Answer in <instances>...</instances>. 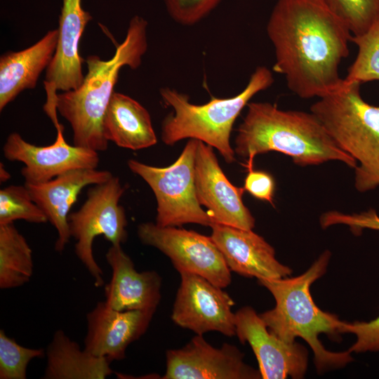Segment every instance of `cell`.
Masks as SVG:
<instances>
[{
  "label": "cell",
  "instance_id": "cell-1",
  "mask_svg": "<svg viewBox=\"0 0 379 379\" xmlns=\"http://www.w3.org/2000/svg\"><path fill=\"white\" fill-rule=\"evenodd\" d=\"M266 31L274 49L272 70L294 94L320 98L343 82L339 65L352 34L322 0H277Z\"/></svg>",
  "mask_w": 379,
  "mask_h": 379
},
{
  "label": "cell",
  "instance_id": "cell-2",
  "mask_svg": "<svg viewBox=\"0 0 379 379\" xmlns=\"http://www.w3.org/2000/svg\"><path fill=\"white\" fill-rule=\"evenodd\" d=\"M234 152L247 159L246 168H253L260 154L279 152L301 166L339 161L356 168L357 161L342 150L317 117L298 110H284L275 104L251 102L237 128Z\"/></svg>",
  "mask_w": 379,
  "mask_h": 379
},
{
  "label": "cell",
  "instance_id": "cell-3",
  "mask_svg": "<svg viewBox=\"0 0 379 379\" xmlns=\"http://www.w3.org/2000/svg\"><path fill=\"white\" fill-rule=\"evenodd\" d=\"M147 27L143 18L133 16L114 55L107 60L89 55L85 60L88 72L80 86L57 93V111L70 124L74 145L98 152L107 149L108 141L102 131L105 113L121 69L128 66L135 69L142 63L147 49Z\"/></svg>",
  "mask_w": 379,
  "mask_h": 379
},
{
  "label": "cell",
  "instance_id": "cell-4",
  "mask_svg": "<svg viewBox=\"0 0 379 379\" xmlns=\"http://www.w3.org/2000/svg\"><path fill=\"white\" fill-rule=\"evenodd\" d=\"M331 253L324 252L303 274L291 278L258 279L273 295L276 305L260 314L268 330L281 340L291 343L304 339L312 350L319 371L340 368L352 361L349 351L331 352L325 349L319 335L336 336L343 321L322 311L314 303L310 286L326 271Z\"/></svg>",
  "mask_w": 379,
  "mask_h": 379
},
{
  "label": "cell",
  "instance_id": "cell-5",
  "mask_svg": "<svg viewBox=\"0 0 379 379\" xmlns=\"http://www.w3.org/2000/svg\"><path fill=\"white\" fill-rule=\"evenodd\" d=\"M274 81L272 71L258 66L237 95L226 98L212 97L204 105L190 102L187 95L174 88H161L164 103L173 109L162 121V141L173 145L182 139H196L217 149L227 163L234 161L235 152L230 142L233 125L251 99Z\"/></svg>",
  "mask_w": 379,
  "mask_h": 379
},
{
  "label": "cell",
  "instance_id": "cell-6",
  "mask_svg": "<svg viewBox=\"0 0 379 379\" xmlns=\"http://www.w3.org/2000/svg\"><path fill=\"white\" fill-rule=\"evenodd\" d=\"M360 83L343 82L319 98L310 112L336 145L359 162L354 186L360 192L379 186V106L366 102Z\"/></svg>",
  "mask_w": 379,
  "mask_h": 379
},
{
  "label": "cell",
  "instance_id": "cell-7",
  "mask_svg": "<svg viewBox=\"0 0 379 379\" xmlns=\"http://www.w3.org/2000/svg\"><path fill=\"white\" fill-rule=\"evenodd\" d=\"M198 140L190 139L178 159L166 167L135 159L127 164L151 187L157 202L156 224L175 227L187 223L211 226L213 221L199 204L195 187L194 161Z\"/></svg>",
  "mask_w": 379,
  "mask_h": 379
},
{
  "label": "cell",
  "instance_id": "cell-8",
  "mask_svg": "<svg viewBox=\"0 0 379 379\" xmlns=\"http://www.w3.org/2000/svg\"><path fill=\"white\" fill-rule=\"evenodd\" d=\"M126 190L117 177L95 185L77 211L68 215L70 236L77 240L74 252L91 275L96 287L104 285L103 272L95 260L93 244L103 236L112 245H121L127 240V219L125 210L119 204Z\"/></svg>",
  "mask_w": 379,
  "mask_h": 379
},
{
  "label": "cell",
  "instance_id": "cell-9",
  "mask_svg": "<svg viewBox=\"0 0 379 379\" xmlns=\"http://www.w3.org/2000/svg\"><path fill=\"white\" fill-rule=\"evenodd\" d=\"M138 236L168 256L178 272L198 274L222 288L230 284L231 271L211 237L152 222L139 225Z\"/></svg>",
  "mask_w": 379,
  "mask_h": 379
},
{
  "label": "cell",
  "instance_id": "cell-10",
  "mask_svg": "<svg viewBox=\"0 0 379 379\" xmlns=\"http://www.w3.org/2000/svg\"><path fill=\"white\" fill-rule=\"evenodd\" d=\"M181 277L173 307L171 319L178 326L197 335L218 331L236 335L234 301L222 288L190 272H179Z\"/></svg>",
  "mask_w": 379,
  "mask_h": 379
},
{
  "label": "cell",
  "instance_id": "cell-11",
  "mask_svg": "<svg viewBox=\"0 0 379 379\" xmlns=\"http://www.w3.org/2000/svg\"><path fill=\"white\" fill-rule=\"evenodd\" d=\"M56 131L54 142L48 146L31 144L15 132L8 136L3 146L4 155L9 161L25 164L21 174L25 184L45 182L71 170L98 166V152L69 145L63 136V128Z\"/></svg>",
  "mask_w": 379,
  "mask_h": 379
},
{
  "label": "cell",
  "instance_id": "cell-12",
  "mask_svg": "<svg viewBox=\"0 0 379 379\" xmlns=\"http://www.w3.org/2000/svg\"><path fill=\"white\" fill-rule=\"evenodd\" d=\"M244 353L225 343L220 348L197 335L180 349L166 351L164 379H259V371L243 361Z\"/></svg>",
  "mask_w": 379,
  "mask_h": 379
},
{
  "label": "cell",
  "instance_id": "cell-13",
  "mask_svg": "<svg viewBox=\"0 0 379 379\" xmlns=\"http://www.w3.org/2000/svg\"><path fill=\"white\" fill-rule=\"evenodd\" d=\"M198 201L213 223L252 230L255 218L244 204V187L233 185L222 171L212 147L198 140L194 161Z\"/></svg>",
  "mask_w": 379,
  "mask_h": 379
},
{
  "label": "cell",
  "instance_id": "cell-14",
  "mask_svg": "<svg viewBox=\"0 0 379 379\" xmlns=\"http://www.w3.org/2000/svg\"><path fill=\"white\" fill-rule=\"evenodd\" d=\"M236 335L241 343L248 342L259 364L262 379L302 378L307 367V351L295 342L286 343L267 328L251 307L235 313Z\"/></svg>",
  "mask_w": 379,
  "mask_h": 379
},
{
  "label": "cell",
  "instance_id": "cell-15",
  "mask_svg": "<svg viewBox=\"0 0 379 379\" xmlns=\"http://www.w3.org/2000/svg\"><path fill=\"white\" fill-rule=\"evenodd\" d=\"M156 310L119 311L105 301L86 314L84 349L110 362L126 357L128 346L147 330Z\"/></svg>",
  "mask_w": 379,
  "mask_h": 379
},
{
  "label": "cell",
  "instance_id": "cell-16",
  "mask_svg": "<svg viewBox=\"0 0 379 379\" xmlns=\"http://www.w3.org/2000/svg\"><path fill=\"white\" fill-rule=\"evenodd\" d=\"M211 237L230 270L246 277L284 278L292 270L279 262L274 248L252 230L213 223Z\"/></svg>",
  "mask_w": 379,
  "mask_h": 379
},
{
  "label": "cell",
  "instance_id": "cell-17",
  "mask_svg": "<svg viewBox=\"0 0 379 379\" xmlns=\"http://www.w3.org/2000/svg\"><path fill=\"white\" fill-rule=\"evenodd\" d=\"M108 171L80 168L69 171L45 182L25 184L34 201L56 229L55 250L61 253L71 237L69 212L84 187L106 182L112 177Z\"/></svg>",
  "mask_w": 379,
  "mask_h": 379
},
{
  "label": "cell",
  "instance_id": "cell-18",
  "mask_svg": "<svg viewBox=\"0 0 379 379\" xmlns=\"http://www.w3.org/2000/svg\"><path fill=\"white\" fill-rule=\"evenodd\" d=\"M106 260L112 270L104 288L109 307L119 311L157 310L161 298V277L156 271L138 272L121 245H112Z\"/></svg>",
  "mask_w": 379,
  "mask_h": 379
},
{
  "label": "cell",
  "instance_id": "cell-19",
  "mask_svg": "<svg viewBox=\"0 0 379 379\" xmlns=\"http://www.w3.org/2000/svg\"><path fill=\"white\" fill-rule=\"evenodd\" d=\"M81 0H62L59 17L58 40L55 54L46 72L44 84L56 91H68L80 86L84 77L79 44L84 29L92 20Z\"/></svg>",
  "mask_w": 379,
  "mask_h": 379
},
{
  "label": "cell",
  "instance_id": "cell-20",
  "mask_svg": "<svg viewBox=\"0 0 379 379\" xmlns=\"http://www.w3.org/2000/svg\"><path fill=\"white\" fill-rule=\"evenodd\" d=\"M58 29L48 31L32 46L0 57V111L26 89L36 87L55 54Z\"/></svg>",
  "mask_w": 379,
  "mask_h": 379
},
{
  "label": "cell",
  "instance_id": "cell-21",
  "mask_svg": "<svg viewBox=\"0 0 379 379\" xmlns=\"http://www.w3.org/2000/svg\"><path fill=\"white\" fill-rule=\"evenodd\" d=\"M105 139L132 150L157 144L150 114L141 104L125 94L114 92L102 121Z\"/></svg>",
  "mask_w": 379,
  "mask_h": 379
},
{
  "label": "cell",
  "instance_id": "cell-22",
  "mask_svg": "<svg viewBox=\"0 0 379 379\" xmlns=\"http://www.w3.org/2000/svg\"><path fill=\"white\" fill-rule=\"evenodd\" d=\"M46 379H105L114 373L110 361L81 350L62 330L55 332L46 349Z\"/></svg>",
  "mask_w": 379,
  "mask_h": 379
},
{
  "label": "cell",
  "instance_id": "cell-23",
  "mask_svg": "<svg viewBox=\"0 0 379 379\" xmlns=\"http://www.w3.org/2000/svg\"><path fill=\"white\" fill-rule=\"evenodd\" d=\"M32 251L13 223L0 225V288L20 287L33 274Z\"/></svg>",
  "mask_w": 379,
  "mask_h": 379
},
{
  "label": "cell",
  "instance_id": "cell-24",
  "mask_svg": "<svg viewBox=\"0 0 379 379\" xmlns=\"http://www.w3.org/2000/svg\"><path fill=\"white\" fill-rule=\"evenodd\" d=\"M351 41L358 52L345 79L360 84L379 80V19L365 33L352 35Z\"/></svg>",
  "mask_w": 379,
  "mask_h": 379
},
{
  "label": "cell",
  "instance_id": "cell-25",
  "mask_svg": "<svg viewBox=\"0 0 379 379\" xmlns=\"http://www.w3.org/2000/svg\"><path fill=\"white\" fill-rule=\"evenodd\" d=\"M17 220L36 224L48 221L25 185H9L0 190V225L13 223Z\"/></svg>",
  "mask_w": 379,
  "mask_h": 379
},
{
  "label": "cell",
  "instance_id": "cell-26",
  "mask_svg": "<svg viewBox=\"0 0 379 379\" xmlns=\"http://www.w3.org/2000/svg\"><path fill=\"white\" fill-rule=\"evenodd\" d=\"M352 36L365 33L379 19V0H322Z\"/></svg>",
  "mask_w": 379,
  "mask_h": 379
},
{
  "label": "cell",
  "instance_id": "cell-27",
  "mask_svg": "<svg viewBox=\"0 0 379 379\" xmlns=\"http://www.w3.org/2000/svg\"><path fill=\"white\" fill-rule=\"evenodd\" d=\"M45 354L44 349L22 346L0 330V379H26L29 363Z\"/></svg>",
  "mask_w": 379,
  "mask_h": 379
},
{
  "label": "cell",
  "instance_id": "cell-28",
  "mask_svg": "<svg viewBox=\"0 0 379 379\" xmlns=\"http://www.w3.org/2000/svg\"><path fill=\"white\" fill-rule=\"evenodd\" d=\"M222 0H164L171 18L185 26L193 25L207 16Z\"/></svg>",
  "mask_w": 379,
  "mask_h": 379
},
{
  "label": "cell",
  "instance_id": "cell-29",
  "mask_svg": "<svg viewBox=\"0 0 379 379\" xmlns=\"http://www.w3.org/2000/svg\"><path fill=\"white\" fill-rule=\"evenodd\" d=\"M340 333H350L356 335L355 343L348 350L350 352L379 351V317L370 321H343Z\"/></svg>",
  "mask_w": 379,
  "mask_h": 379
},
{
  "label": "cell",
  "instance_id": "cell-30",
  "mask_svg": "<svg viewBox=\"0 0 379 379\" xmlns=\"http://www.w3.org/2000/svg\"><path fill=\"white\" fill-rule=\"evenodd\" d=\"M320 223L323 228L338 224L348 225L354 233L359 234L364 229L379 230V215L373 209L353 214L328 211L321 216Z\"/></svg>",
  "mask_w": 379,
  "mask_h": 379
},
{
  "label": "cell",
  "instance_id": "cell-31",
  "mask_svg": "<svg viewBox=\"0 0 379 379\" xmlns=\"http://www.w3.org/2000/svg\"><path fill=\"white\" fill-rule=\"evenodd\" d=\"M244 190L253 197L273 204L275 182L268 173L261 171L248 170L244 180Z\"/></svg>",
  "mask_w": 379,
  "mask_h": 379
},
{
  "label": "cell",
  "instance_id": "cell-32",
  "mask_svg": "<svg viewBox=\"0 0 379 379\" xmlns=\"http://www.w3.org/2000/svg\"><path fill=\"white\" fill-rule=\"evenodd\" d=\"M11 178V175L10 173H8V171H7V170L6 169L4 165L1 163V166H0V180L1 182H6L8 180H9Z\"/></svg>",
  "mask_w": 379,
  "mask_h": 379
}]
</instances>
